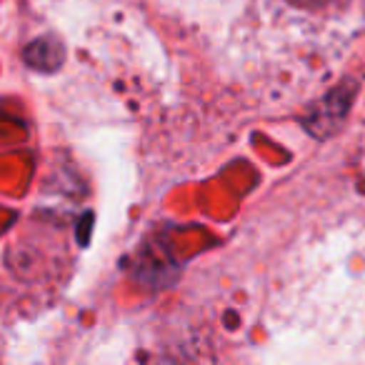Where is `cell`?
I'll return each mask as SVG.
<instances>
[{"instance_id": "1", "label": "cell", "mask_w": 365, "mask_h": 365, "mask_svg": "<svg viewBox=\"0 0 365 365\" xmlns=\"http://www.w3.org/2000/svg\"><path fill=\"white\" fill-rule=\"evenodd\" d=\"M358 86L350 81L340 83L338 88L328 93L318 106H313L310 115L305 118V128L313 133L315 138H330L335 130H340L350 113V106L355 101Z\"/></svg>"}, {"instance_id": "2", "label": "cell", "mask_w": 365, "mask_h": 365, "mask_svg": "<svg viewBox=\"0 0 365 365\" xmlns=\"http://www.w3.org/2000/svg\"><path fill=\"white\" fill-rule=\"evenodd\" d=\"M26 61L38 71H56L63 63V46L53 38H41V41L31 43V48L26 51Z\"/></svg>"}]
</instances>
